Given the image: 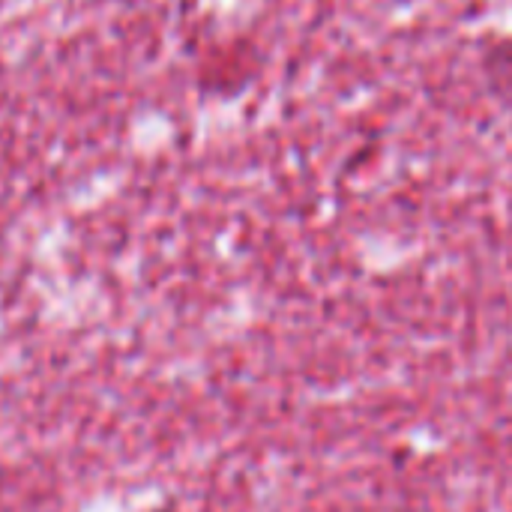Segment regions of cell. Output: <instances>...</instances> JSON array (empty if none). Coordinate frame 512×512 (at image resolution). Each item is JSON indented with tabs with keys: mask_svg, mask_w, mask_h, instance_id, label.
I'll use <instances>...</instances> for the list:
<instances>
[]
</instances>
